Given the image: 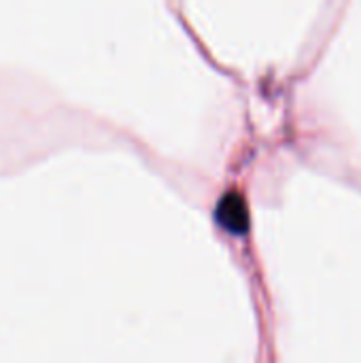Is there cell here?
Instances as JSON below:
<instances>
[{"label":"cell","mask_w":361,"mask_h":363,"mask_svg":"<svg viewBox=\"0 0 361 363\" xmlns=\"http://www.w3.org/2000/svg\"><path fill=\"white\" fill-rule=\"evenodd\" d=\"M215 221L228 234L245 236L251 221L247 198L238 189H228L226 194H221L215 206Z\"/></svg>","instance_id":"6da1fadb"}]
</instances>
